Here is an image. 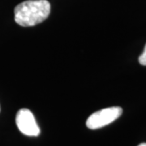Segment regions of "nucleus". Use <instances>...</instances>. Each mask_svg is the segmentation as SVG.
Returning <instances> with one entry per match:
<instances>
[{
	"label": "nucleus",
	"instance_id": "nucleus-6",
	"mask_svg": "<svg viewBox=\"0 0 146 146\" xmlns=\"http://www.w3.org/2000/svg\"><path fill=\"white\" fill-rule=\"evenodd\" d=\"M0 110H1V107H0Z\"/></svg>",
	"mask_w": 146,
	"mask_h": 146
},
{
	"label": "nucleus",
	"instance_id": "nucleus-5",
	"mask_svg": "<svg viewBox=\"0 0 146 146\" xmlns=\"http://www.w3.org/2000/svg\"><path fill=\"white\" fill-rule=\"evenodd\" d=\"M138 146H146V143H142L141 145H139Z\"/></svg>",
	"mask_w": 146,
	"mask_h": 146
},
{
	"label": "nucleus",
	"instance_id": "nucleus-3",
	"mask_svg": "<svg viewBox=\"0 0 146 146\" xmlns=\"http://www.w3.org/2000/svg\"><path fill=\"white\" fill-rule=\"evenodd\" d=\"M16 123L21 133L29 136H37L40 134V128L36 119L29 109H21L16 114Z\"/></svg>",
	"mask_w": 146,
	"mask_h": 146
},
{
	"label": "nucleus",
	"instance_id": "nucleus-1",
	"mask_svg": "<svg viewBox=\"0 0 146 146\" xmlns=\"http://www.w3.org/2000/svg\"><path fill=\"white\" fill-rule=\"evenodd\" d=\"M50 13V3L47 0H27L14 9L15 21L23 27L34 26L46 21Z\"/></svg>",
	"mask_w": 146,
	"mask_h": 146
},
{
	"label": "nucleus",
	"instance_id": "nucleus-2",
	"mask_svg": "<svg viewBox=\"0 0 146 146\" xmlns=\"http://www.w3.org/2000/svg\"><path fill=\"white\" fill-rule=\"evenodd\" d=\"M122 113L123 109L119 106H112L100 110L89 116L86 120V126L92 130L102 128L119 119Z\"/></svg>",
	"mask_w": 146,
	"mask_h": 146
},
{
	"label": "nucleus",
	"instance_id": "nucleus-4",
	"mask_svg": "<svg viewBox=\"0 0 146 146\" xmlns=\"http://www.w3.org/2000/svg\"><path fill=\"white\" fill-rule=\"evenodd\" d=\"M139 63L143 66H146V45L145 48H144L143 52L139 57Z\"/></svg>",
	"mask_w": 146,
	"mask_h": 146
}]
</instances>
